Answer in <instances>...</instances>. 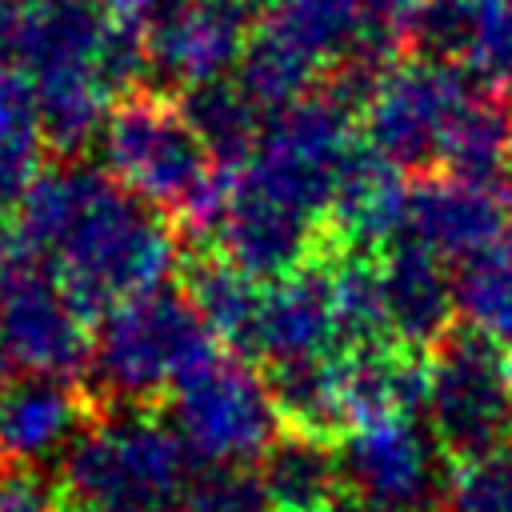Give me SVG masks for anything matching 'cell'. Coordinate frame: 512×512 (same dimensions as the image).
<instances>
[{
  "instance_id": "1",
  "label": "cell",
  "mask_w": 512,
  "mask_h": 512,
  "mask_svg": "<svg viewBox=\"0 0 512 512\" xmlns=\"http://www.w3.org/2000/svg\"><path fill=\"white\" fill-rule=\"evenodd\" d=\"M180 248L176 228L104 172L48 264L84 316H104L132 296L164 288L184 264Z\"/></svg>"
},
{
  "instance_id": "2",
  "label": "cell",
  "mask_w": 512,
  "mask_h": 512,
  "mask_svg": "<svg viewBox=\"0 0 512 512\" xmlns=\"http://www.w3.org/2000/svg\"><path fill=\"white\" fill-rule=\"evenodd\" d=\"M224 348L184 288H156L108 308L92 332L88 380L100 412H156L176 384Z\"/></svg>"
},
{
  "instance_id": "3",
  "label": "cell",
  "mask_w": 512,
  "mask_h": 512,
  "mask_svg": "<svg viewBox=\"0 0 512 512\" xmlns=\"http://www.w3.org/2000/svg\"><path fill=\"white\" fill-rule=\"evenodd\" d=\"M192 476L188 444L156 412H100L60 468L76 512H172Z\"/></svg>"
},
{
  "instance_id": "4",
  "label": "cell",
  "mask_w": 512,
  "mask_h": 512,
  "mask_svg": "<svg viewBox=\"0 0 512 512\" xmlns=\"http://www.w3.org/2000/svg\"><path fill=\"white\" fill-rule=\"evenodd\" d=\"M100 152L108 176L168 216V224L180 220L220 176V164L188 124L180 100L152 88H132L112 104L100 132Z\"/></svg>"
},
{
  "instance_id": "5",
  "label": "cell",
  "mask_w": 512,
  "mask_h": 512,
  "mask_svg": "<svg viewBox=\"0 0 512 512\" xmlns=\"http://www.w3.org/2000/svg\"><path fill=\"white\" fill-rule=\"evenodd\" d=\"M356 120L360 112L328 88L308 92L292 108L268 116L252 160L236 172L240 184L328 224L336 176L360 144Z\"/></svg>"
},
{
  "instance_id": "6",
  "label": "cell",
  "mask_w": 512,
  "mask_h": 512,
  "mask_svg": "<svg viewBox=\"0 0 512 512\" xmlns=\"http://www.w3.org/2000/svg\"><path fill=\"white\" fill-rule=\"evenodd\" d=\"M168 400L172 428L204 464H256L284 436L268 376L232 348L196 364Z\"/></svg>"
},
{
  "instance_id": "7",
  "label": "cell",
  "mask_w": 512,
  "mask_h": 512,
  "mask_svg": "<svg viewBox=\"0 0 512 512\" xmlns=\"http://www.w3.org/2000/svg\"><path fill=\"white\" fill-rule=\"evenodd\" d=\"M424 416L452 460L512 444V356L472 328L452 332L424 356Z\"/></svg>"
},
{
  "instance_id": "8",
  "label": "cell",
  "mask_w": 512,
  "mask_h": 512,
  "mask_svg": "<svg viewBox=\"0 0 512 512\" xmlns=\"http://www.w3.org/2000/svg\"><path fill=\"white\" fill-rule=\"evenodd\" d=\"M0 332L24 372L68 376L88 368V316L68 300L52 264L0 220Z\"/></svg>"
},
{
  "instance_id": "9",
  "label": "cell",
  "mask_w": 512,
  "mask_h": 512,
  "mask_svg": "<svg viewBox=\"0 0 512 512\" xmlns=\"http://www.w3.org/2000/svg\"><path fill=\"white\" fill-rule=\"evenodd\" d=\"M472 92L476 84L448 60H396L360 112V136L396 168H428L440 160V144Z\"/></svg>"
},
{
  "instance_id": "10",
  "label": "cell",
  "mask_w": 512,
  "mask_h": 512,
  "mask_svg": "<svg viewBox=\"0 0 512 512\" xmlns=\"http://www.w3.org/2000/svg\"><path fill=\"white\" fill-rule=\"evenodd\" d=\"M344 496L388 512H436L444 496L440 444L416 416H384L348 428L336 444Z\"/></svg>"
},
{
  "instance_id": "11",
  "label": "cell",
  "mask_w": 512,
  "mask_h": 512,
  "mask_svg": "<svg viewBox=\"0 0 512 512\" xmlns=\"http://www.w3.org/2000/svg\"><path fill=\"white\" fill-rule=\"evenodd\" d=\"M264 4L260 0H172L144 24L148 76L188 92L240 68Z\"/></svg>"
},
{
  "instance_id": "12",
  "label": "cell",
  "mask_w": 512,
  "mask_h": 512,
  "mask_svg": "<svg viewBox=\"0 0 512 512\" xmlns=\"http://www.w3.org/2000/svg\"><path fill=\"white\" fill-rule=\"evenodd\" d=\"M100 416L92 392L68 376H0V468H36L68 452Z\"/></svg>"
},
{
  "instance_id": "13",
  "label": "cell",
  "mask_w": 512,
  "mask_h": 512,
  "mask_svg": "<svg viewBox=\"0 0 512 512\" xmlns=\"http://www.w3.org/2000/svg\"><path fill=\"white\" fill-rule=\"evenodd\" d=\"M504 220H508V200L492 184L436 172L408 184L400 240L420 244L444 264L448 260L468 264L508 232Z\"/></svg>"
},
{
  "instance_id": "14",
  "label": "cell",
  "mask_w": 512,
  "mask_h": 512,
  "mask_svg": "<svg viewBox=\"0 0 512 512\" xmlns=\"http://www.w3.org/2000/svg\"><path fill=\"white\" fill-rule=\"evenodd\" d=\"M412 40L476 88L512 96V0H424Z\"/></svg>"
},
{
  "instance_id": "15",
  "label": "cell",
  "mask_w": 512,
  "mask_h": 512,
  "mask_svg": "<svg viewBox=\"0 0 512 512\" xmlns=\"http://www.w3.org/2000/svg\"><path fill=\"white\" fill-rule=\"evenodd\" d=\"M336 308H332V280L328 264H308L292 276H280L264 284L256 328L248 344V360L264 364H288L308 356L336 352Z\"/></svg>"
},
{
  "instance_id": "16",
  "label": "cell",
  "mask_w": 512,
  "mask_h": 512,
  "mask_svg": "<svg viewBox=\"0 0 512 512\" xmlns=\"http://www.w3.org/2000/svg\"><path fill=\"white\" fill-rule=\"evenodd\" d=\"M408 184L392 160L360 144L344 160L332 204H328V240L336 252H384L404 232Z\"/></svg>"
},
{
  "instance_id": "17",
  "label": "cell",
  "mask_w": 512,
  "mask_h": 512,
  "mask_svg": "<svg viewBox=\"0 0 512 512\" xmlns=\"http://www.w3.org/2000/svg\"><path fill=\"white\" fill-rule=\"evenodd\" d=\"M384 272V300H388V328L392 344L416 356H428L436 344L452 336L456 280L448 276L444 260L424 252L412 240H396L380 252Z\"/></svg>"
},
{
  "instance_id": "18",
  "label": "cell",
  "mask_w": 512,
  "mask_h": 512,
  "mask_svg": "<svg viewBox=\"0 0 512 512\" xmlns=\"http://www.w3.org/2000/svg\"><path fill=\"white\" fill-rule=\"evenodd\" d=\"M332 380L344 432L368 420L412 416L416 408H424V356L404 352L396 344L336 348Z\"/></svg>"
},
{
  "instance_id": "19",
  "label": "cell",
  "mask_w": 512,
  "mask_h": 512,
  "mask_svg": "<svg viewBox=\"0 0 512 512\" xmlns=\"http://www.w3.org/2000/svg\"><path fill=\"white\" fill-rule=\"evenodd\" d=\"M364 24L368 0H268L256 32L288 48L316 76H328L364 48Z\"/></svg>"
},
{
  "instance_id": "20",
  "label": "cell",
  "mask_w": 512,
  "mask_h": 512,
  "mask_svg": "<svg viewBox=\"0 0 512 512\" xmlns=\"http://www.w3.org/2000/svg\"><path fill=\"white\" fill-rule=\"evenodd\" d=\"M180 288L192 300V308L200 312V320L208 324V332L224 348L248 356L264 284H256L248 272H240L224 256L200 252V256H184V264H180Z\"/></svg>"
},
{
  "instance_id": "21",
  "label": "cell",
  "mask_w": 512,
  "mask_h": 512,
  "mask_svg": "<svg viewBox=\"0 0 512 512\" xmlns=\"http://www.w3.org/2000/svg\"><path fill=\"white\" fill-rule=\"evenodd\" d=\"M272 512H328L340 496L336 448L300 432H284L256 464Z\"/></svg>"
},
{
  "instance_id": "22",
  "label": "cell",
  "mask_w": 512,
  "mask_h": 512,
  "mask_svg": "<svg viewBox=\"0 0 512 512\" xmlns=\"http://www.w3.org/2000/svg\"><path fill=\"white\" fill-rule=\"evenodd\" d=\"M436 164L448 176H464V180H480V184L508 176V168H512V96L476 88L464 100V108L456 112Z\"/></svg>"
},
{
  "instance_id": "23",
  "label": "cell",
  "mask_w": 512,
  "mask_h": 512,
  "mask_svg": "<svg viewBox=\"0 0 512 512\" xmlns=\"http://www.w3.org/2000/svg\"><path fill=\"white\" fill-rule=\"evenodd\" d=\"M188 124L196 128V136L204 140V148L212 152V160L220 168H232L240 172L260 136H264V124L268 116L244 96V88L236 80H216V84H200V88H188L176 96Z\"/></svg>"
},
{
  "instance_id": "24",
  "label": "cell",
  "mask_w": 512,
  "mask_h": 512,
  "mask_svg": "<svg viewBox=\"0 0 512 512\" xmlns=\"http://www.w3.org/2000/svg\"><path fill=\"white\" fill-rule=\"evenodd\" d=\"M328 280H332L340 348L392 344L380 252H332L328 256Z\"/></svg>"
},
{
  "instance_id": "25",
  "label": "cell",
  "mask_w": 512,
  "mask_h": 512,
  "mask_svg": "<svg viewBox=\"0 0 512 512\" xmlns=\"http://www.w3.org/2000/svg\"><path fill=\"white\" fill-rule=\"evenodd\" d=\"M268 388L276 400V412L284 420V432H300L312 440L336 444L344 432L340 404H336V380H332V352L268 364Z\"/></svg>"
},
{
  "instance_id": "26",
  "label": "cell",
  "mask_w": 512,
  "mask_h": 512,
  "mask_svg": "<svg viewBox=\"0 0 512 512\" xmlns=\"http://www.w3.org/2000/svg\"><path fill=\"white\" fill-rule=\"evenodd\" d=\"M456 304L476 336L512 356V228L460 268Z\"/></svg>"
},
{
  "instance_id": "27",
  "label": "cell",
  "mask_w": 512,
  "mask_h": 512,
  "mask_svg": "<svg viewBox=\"0 0 512 512\" xmlns=\"http://www.w3.org/2000/svg\"><path fill=\"white\" fill-rule=\"evenodd\" d=\"M436 512H512V444L456 460Z\"/></svg>"
},
{
  "instance_id": "28",
  "label": "cell",
  "mask_w": 512,
  "mask_h": 512,
  "mask_svg": "<svg viewBox=\"0 0 512 512\" xmlns=\"http://www.w3.org/2000/svg\"><path fill=\"white\" fill-rule=\"evenodd\" d=\"M180 512H272L252 464H204L192 476Z\"/></svg>"
},
{
  "instance_id": "29",
  "label": "cell",
  "mask_w": 512,
  "mask_h": 512,
  "mask_svg": "<svg viewBox=\"0 0 512 512\" xmlns=\"http://www.w3.org/2000/svg\"><path fill=\"white\" fill-rule=\"evenodd\" d=\"M0 136L12 140H40V112H36V84L32 76L8 56H0ZM44 144V140H40Z\"/></svg>"
},
{
  "instance_id": "30",
  "label": "cell",
  "mask_w": 512,
  "mask_h": 512,
  "mask_svg": "<svg viewBox=\"0 0 512 512\" xmlns=\"http://www.w3.org/2000/svg\"><path fill=\"white\" fill-rule=\"evenodd\" d=\"M0 512H68V492L40 468H0Z\"/></svg>"
},
{
  "instance_id": "31",
  "label": "cell",
  "mask_w": 512,
  "mask_h": 512,
  "mask_svg": "<svg viewBox=\"0 0 512 512\" xmlns=\"http://www.w3.org/2000/svg\"><path fill=\"white\" fill-rule=\"evenodd\" d=\"M40 140H12L0 136V220H8L28 192V184L40 176Z\"/></svg>"
},
{
  "instance_id": "32",
  "label": "cell",
  "mask_w": 512,
  "mask_h": 512,
  "mask_svg": "<svg viewBox=\"0 0 512 512\" xmlns=\"http://www.w3.org/2000/svg\"><path fill=\"white\" fill-rule=\"evenodd\" d=\"M24 8H28V0H0V48H4V44H12V36H16V24H20Z\"/></svg>"
},
{
  "instance_id": "33",
  "label": "cell",
  "mask_w": 512,
  "mask_h": 512,
  "mask_svg": "<svg viewBox=\"0 0 512 512\" xmlns=\"http://www.w3.org/2000/svg\"><path fill=\"white\" fill-rule=\"evenodd\" d=\"M328 512H388V508H372V504H364V500H352V496H340Z\"/></svg>"
},
{
  "instance_id": "34",
  "label": "cell",
  "mask_w": 512,
  "mask_h": 512,
  "mask_svg": "<svg viewBox=\"0 0 512 512\" xmlns=\"http://www.w3.org/2000/svg\"><path fill=\"white\" fill-rule=\"evenodd\" d=\"M8 344H4V332H0V376H8Z\"/></svg>"
},
{
  "instance_id": "35",
  "label": "cell",
  "mask_w": 512,
  "mask_h": 512,
  "mask_svg": "<svg viewBox=\"0 0 512 512\" xmlns=\"http://www.w3.org/2000/svg\"><path fill=\"white\" fill-rule=\"evenodd\" d=\"M508 200H512V168H508Z\"/></svg>"
},
{
  "instance_id": "36",
  "label": "cell",
  "mask_w": 512,
  "mask_h": 512,
  "mask_svg": "<svg viewBox=\"0 0 512 512\" xmlns=\"http://www.w3.org/2000/svg\"><path fill=\"white\" fill-rule=\"evenodd\" d=\"M172 512H176V508H172Z\"/></svg>"
}]
</instances>
